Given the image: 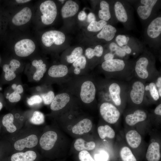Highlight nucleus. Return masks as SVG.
Instances as JSON below:
<instances>
[{"label":"nucleus","mask_w":161,"mask_h":161,"mask_svg":"<svg viewBox=\"0 0 161 161\" xmlns=\"http://www.w3.org/2000/svg\"><path fill=\"white\" fill-rule=\"evenodd\" d=\"M79 9V5L76 2L71 0L67 1L61 8V16L64 18L72 17L77 13Z\"/></svg>","instance_id":"nucleus-19"},{"label":"nucleus","mask_w":161,"mask_h":161,"mask_svg":"<svg viewBox=\"0 0 161 161\" xmlns=\"http://www.w3.org/2000/svg\"><path fill=\"white\" fill-rule=\"evenodd\" d=\"M135 61L115 58L103 61L101 67L105 72L108 73L114 78H122L124 77L128 78L126 75H131L133 73Z\"/></svg>","instance_id":"nucleus-3"},{"label":"nucleus","mask_w":161,"mask_h":161,"mask_svg":"<svg viewBox=\"0 0 161 161\" xmlns=\"http://www.w3.org/2000/svg\"><path fill=\"white\" fill-rule=\"evenodd\" d=\"M143 38V41L142 42L144 45L148 46L153 54H160L161 47V13L144 27Z\"/></svg>","instance_id":"nucleus-2"},{"label":"nucleus","mask_w":161,"mask_h":161,"mask_svg":"<svg viewBox=\"0 0 161 161\" xmlns=\"http://www.w3.org/2000/svg\"><path fill=\"white\" fill-rule=\"evenodd\" d=\"M42 99L39 95H35L31 97L27 100L28 104L30 106H32L36 104L41 103Z\"/></svg>","instance_id":"nucleus-43"},{"label":"nucleus","mask_w":161,"mask_h":161,"mask_svg":"<svg viewBox=\"0 0 161 161\" xmlns=\"http://www.w3.org/2000/svg\"><path fill=\"white\" fill-rule=\"evenodd\" d=\"M70 97L66 93H60L56 95L50 104V109L54 111L64 108L69 102Z\"/></svg>","instance_id":"nucleus-20"},{"label":"nucleus","mask_w":161,"mask_h":161,"mask_svg":"<svg viewBox=\"0 0 161 161\" xmlns=\"http://www.w3.org/2000/svg\"><path fill=\"white\" fill-rule=\"evenodd\" d=\"M99 6L97 14L100 20L105 21L112 25L117 22L114 15L113 1H101Z\"/></svg>","instance_id":"nucleus-10"},{"label":"nucleus","mask_w":161,"mask_h":161,"mask_svg":"<svg viewBox=\"0 0 161 161\" xmlns=\"http://www.w3.org/2000/svg\"><path fill=\"white\" fill-rule=\"evenodd\" d=\"M145 86L142 80L138 79L134 80L128 89L127 97L134 104H141L145 97Z\"/></svg>","instance_id":"nucleus-7"},{"label":"nucleus","mask_w":161,"mask_h":161,"mask_svg":"<svg viewBox=\"0 0 161 161\" xmlns=\"http://www.w3.org/2000/svg\"><path fill=\"white\" fill-rule=\"evenodd\" d=\"M87 22L89 24L94 21H96V17L94 13L90 12L87 16Z\"/></svg>","instance_id":"nucleus-48"},{"label":"nucleus","mask_w":161,"mask_h":161,"mask_svg":"<svg viewBox=\"0 0 161 161\" xmlns=\"http://www.w3.org/2000/svg\"><path fill=\"white\" fill-rule=\"evenodd\" d=\"M93 48L89 47L85 50V55L88 59H91L95 57L101 58L104 52L103 46L100 44H96Z\"/></svg>","instance_id":"nucleus-28"},{"label":"nucleus","mask_w":161,"mask_h":161,"mask_svg":"<svg viewBox=\"0 0 161 161\" xmlns=\"http://www.w3.org/2000/svg\"><path fill=\"white\" fill-rule=\"evenodd\" d=\"M32 15L30 9L27 7H24L14 16L12 19V23L17 26L24 24L30 20Z\"/></svg>","instance_id":"nucleus-18"},{"label":"nucleus","mask_w":161,"mask_h":161,"mask_svg":"<svg viewBox=\"0 0 161 161\" xmlns=\"http://www.w3.org/2000/svg\"><path fill=\"white\" fill-rule=\"evenodd\" d=\"M114 41L128 56H137L142 52L145 47L142 42L128 35L117 34Z\"/></svg>","instance_id":"nucleus-6"},{"label":"nucleus","mask_w":161,"mask_h":161,"mask_svg":"<svg viewBox=\"0 0 161 161\" xmlns=\"http://www.w3.org/2000/svg\"><path fill=\"white\" fill-rule=\"evenodd\" d=\"M134 2L137 14L144 27L160 13L161 0H140Z\"/></svg>","instance_id":"nucleus-4"},{"label":"nucleus","mask_w":161,"mask_h":161,"mask_svg":"<svg viewBox=\"0 0 161 161\" xmlns=\"http://www.w3.org/2000/svg\"><path fill=\"white\" fill-rule=\"evenodd\" d=\"M83 53V48L80 47L75 48L72 51L71 54L66 56V61L69 63H72L80 57Z\"/></svg>","instance_id":"nucleus-38"},{"label":"nucleus","mask_w":161,"mask_h":161,"mask_svg":"<svg viewBox=\"0 0 161 161\" xmlns=\"http://www.w3.org/2000/svg\"><path fill=\"white\" fill-rule=\"evenodd\" d=\"M66 40V36L62 32L56 30H50L44 33L41 37L43 44L47 47H50L53 44L60 45Z\"/></svg>","instance_id":"nucleus-12"},{"label":"nucleus","mask_w":161,"mask_h":161,"mask_svg":"<svg viewBox=\"0 0 161 161\" xmlns=\"http://www.w3.org/2000/svg\"><path fill=\"white\" fill-rule=\"evenodd\" d=\"M113 9L115 18L127 30L135 27L134 9L130 3L124 0H113Z\"/></svg>","instance_id":"nucleus-5"},{"label":"nucleus","mask_w":161,"mask_h":161,"mask_svg":"<svg viewBox=\"0 0 161 161\" xmlns=\"http://www.w3.org/2000/svg\"><path fill=\"white\" fill-rule=\"evenodd\" d=\"M72 63V65L74 67V73L76 75H78L80 73L81 70L84 69L86 67V58L82 55Z\"/></svg>","instance_id":"nucleus-36"},{"label":"nucleus","mask_w":161,"mask_h":161,"mask_svg":"<svg viewBox=\"0 0 161 161\" xmlns=\"http://www.w3.org/2000/svg\"><path fill=\"white\" fill-rule=\"evenodd\" d=\"M92 125L91 120L88 118H84L73 127L72 131L74 134L82 135L89 132L92 129Z\"/></svg>","instance_id":"nucleus-23"},{"label":"nucleus","mask_w":161,"mask_h":161,"mask_svg":"<svg viewBox=\"0 0 161 161\" xmlns=\"http://www.w3.org/2000/svg\"><path fill=\"white\" fill-rule=\"evenodd\" d=\"M147 117V114L145 111L138 109L133 113L127 115L125 117V120L127 124L132 126L138 123L145 121Z\"/></svg>","instance_id":"nucleus-21"},{"label":"nucleus","mask_w":161,"mask_h":161,"mask_svg":"<svg viewBox=\"0 0 161 161\" xmlns=\"http://www.w3.org/2000/svg\"><path fill=\"white\" fill-rule=\"evenodd\" d=\"M108 24L107 22L103 20L95 21L89 24L87 30L89 32L97 33Z\"/></svg>","instance_id":"nucleus-35"},{"label":"nucleus","mask_w":161,"mask_h":161,"mask_svg":"<svg viewBox=\"0 0 161 161\" xmlns=\"http://www.w3.org/2000/svg\"><path fill=\"white\" fill-rule=\"evenodd\" d=\"M20 63L18 60L13 59L9 64H5L3 66V71L5 72L4 78L7 81H10L16 77L15 72L20 66Z\"/></svg>","instance_id":"nucleus-22"},{"label":"nucleus","mask_w":161,"mask_h":161,"mask_svg":"<svg viewBox=\"0 0 161 161\" xmlns=\"http://www.w3.org/2000/svg\"><path fill=\"white\" fill-rule=\"evenodd\" d=\"M126 138L129 146L134 148H137L140 145L142 140L141 135L134 130L129 131L126 134Z\"/></svg>","instance_id":"nucleus-25"},{"label":"nucleus","mask_w":161,"mask_h":161,"mask_svg":"<svg viewBox=\"0 0 161 161\" xmlns=\"http://www.w3.org/2000/svg\"><path fill=\"white\" fill-rule=\"evenodd\" d=\"M68 72L67 67L64 64L54 65L51 66L48 71L49 75L53 78H60L66 76Z\"/></svg>","instance_id":"nucleus-27"},{"label":"nucleus","mask_w":161,"mask_h":161,"mask_svg":"<svg viewBox=\"0 0 161 161\" xmlns=\"http://www.w3.org/2000/svg\"><path fill=\"white\" fill-rule=\"evenodd\" d=\"M12 87L13 89L19 94H21L23 92V89L22 86L21 85H19L16 86L15 84H13L12 86Z\"/></svg>","instance_id":"nucleus-47"},{"label":"nucleus","mask_w":161,"mask_h":161,"mask_svg":"<svg viewBox=\"0 0 161 161\" xmlns=\"http://www.w3.org/2000/svg\"><path fill=\"white\" fill-rule=\"evenodd\" d=\"M145 94H149V97L154 101H157L161 97L158 93L157 89L154 81L145 84Z\"/></svg>","instance_id":"nucleus-33"},{"label":"nucleus","mask_w":161,"mask_h":161,"mask_svg":"<svg viewBox=\"0 0 161 161\" xmlns=\"http://www.w3.org/2000/svg\"><path fill=\"white\" fill-rule=\"evenodd\" d=\"M32 64L36 69L33 75V79L35 80H39L43 77L46 71V65L43 63L41 60H34L32 61Z\"/></svg>","instance_id":"nucleus-29"},{"label":"nucleus","mask_w":161,"mask_h":161,"mask_svg":"<svg viewBox=\"0 0 161 161\" xmlns=\"http://www.w3.org/2000/svg\"><path fill=\"white\" fill-rule=\"evenodd\" d=\"M107 153L104 151H101L95 155V161H107L109 158Z\"/></svg>","instance_id":"nucleus-42"},{"label":"nucleus","mask_w":161,"mask_h":161,"mask_svg":"<svg viewBox=\"0 0 161 161\" xmlns=\"http://www.w3.org/2000/svg\"><path fill=\"white\" fill-rule=\"evenodd\" d=\"M108 49L114 53L116 58L128 59V56L123 50L119 47L114 40L107 44Z\"/></svg>","instance_id":"nucleus-30"},{"label":"nucleus","mask_w":161,"mask_h":161,"mask_svg":"<svg viewBox=\"0 0 161 161\" xmlns=\"http://www.w3.org/2000/svg\"><path fill=\"white\" fill-rule=\"evenodd\" d=\"M13 115L11 113L5 115L2 118V124L10 133H13L17 129L16 126L13 124Z\"/></svg>","instance_id":"nucleus-34"},{"label":"nucleus","mask_w":161,"mask_h":161,"mask_svg":"<svg viewBox=\"0 0 161 161\" xmlns=\"http://www.w3.org/2000/svg\"><path fill=\"white\" fill-rule=\"evenodd\" d=\"M30 121L32 123L35 125H40L44 122V114L38 111H35L32 116L30 119Z\"/></svg>","instance_id":"nucleus-39"},{"label":"nucleus","mask_w":161,"mask_h":161,"mask_svg":"<svg viewBox=\"0 0 161 161\" xmlns=\"http://www.w3.org/2000/svg\"><path fill=\"white\" fill-rule=\"evenodd\" d=\"M40 10L42 14L41 16L42 22L47 25L52 24L57 13V7L54 2L49 0L43 2L40 5Z\"/></svg>","instance_id":"nucleus-8"},{"label":"nucleus","mask_w":161,"mask_h":161,"mask_svg":"<svg viewBox=\"0 0 161 161\" xmlns=\"http://www.w3.org/2000/svg\"><path fill=\"white\" fill-rule=\"evenodd\" d=\"M41 95L44 103L46 105L51 104L55 97L54 92L52 91L47 93L43 94Z\"/></svg>","instance_id":"nucleus-40"},{"label":"nucleus","mask_w":161,"mask_h":161,"mask_svg":"<svg viewBox=\"0 0 161 161\" xmlns=\"http://www.w3.org/2000/svg\"><path fill=\"white\" fill-rule=\"evenodd\" d=\"M37 157L35 152L28 151L24 152H18L13 154L11 157V161H34Z\"/></svg>","instance_id":"nucleus-26"},{"label":"nucleus","mask_w":161,"mask_h":161,"mask_svg":"<svg viewBox=\"0 0 161 161\" xmlns=\"http://www.w3.org/2000/svg\"><path fill=\"white\" fill-rule=\"evenodd\" d=\"M30 0H16V1L18 3H22L27 2L30 1Z\"/></svg>","instance_id":"nucleus-51"},{"label":"nucleus","mask_w":161,"mask_h":161,"mask_svg":"<svg viewBox=\"0 0 161 161\" xmlns=\"http://www.w3.org/2000/svg\"><path fill=\"white\" fill-rule=\"evenodd\" d=\"M21 98V96L19 94L15 91L11 93L8 97L9 101L12 103L18 102Z\"/></svg>","instance_id":"nucleus-44"},{"label":"nucleus","mask_w":161,"mask_h":161,"mask_svg":"<svg viewBox=\"0 0 161 161\" xmlns=\"http://www.w3.org/2000/svg\"><path fill=\"white\" fill-rule=\"evenodd\" d=\"M99 111L103 119L107 123L113 124L119 120L120 113L114 105L109 102L102 103L100 106Z\"/></svg>","instance_id":"nucleus-9"},{"label":"nucleus","mask_w":161,"mask_h":161,"mask_svg":"<svg viewBox=\"0 0 161 161\" xmlns=\"http://www.w3.org/2000/svg\"><path fill=\"white\" fill-rule=\"evenodd\" d=\"M78 157L80 161H95L87 151H80Z\"/></svg>","instance_id":"nucleus-41"},{"label":"nucleus","mask_w":161,"mask_h":161,"mask_svg":"<svg viewBox=\"0 0 161 161\" xmlns=\"http://www.w3.org/2000/svg\"><path fill=\"white\" fill-rule=\"evenodd\" d=\"M95 146L96 144L95 142L92 141L86 142L82 138L76 139L74 144L75 148L77 151H80L83 150H92Z\"/></svg>","instance_id":"nucleus-31"},{"label":"nucleus","mask_w":161,"mask_h":161,"mask_svg":"<svg viewBox=\"0 0 161 161\" xmlns=\"http://www.w3.org/2000/svg\"><path fill=\"white\" fill-rule=\"evenodd\" d=\"M154 82L156 86L157 89L158 93L160 97H161V77L160 75H158L156 77Z\"/></svg>","instance_id":"nucleus-45"},{"label":"nucleus","mask_w":161,"mask_h":161,"mask_svg":"<svg viewBox=\"0 0 161 161\" xmlns=\"http://www.w3.org/2000/svg\"><path fill=\"white\" fill-rule=\"evenodd\" d=\"M141 54L135 61L133 73L138 79L144 82L151 81L158 75L155 56L145 47Z\"/></svg>","instance_id":"nucleus-1"},{"label":"nucleus","mask_w":161,"mask_h":161,"mask_svg":"<svg viewBox=\"0 0 161 161\" xmlns=\"http://www.w3.org/2000/svg\"><path fill=\"white\" fill-rule=\"evenodd\" d=\"M104 61L116 58L114 53L108 49L107 52L103 56Z\"/></svg>","instance_id":"nucleus-46"},{"label":"nucleus","mask_w":161,"mask_h":161,"mask_svg":"<svg viewBox=\"0 0 161 161\" xmlns=\"http://www.w3.org/2000/svg\"><path fill=\"white\" fill-rule=\"evenodd\" d=\"M87 15L84 11H81L78 13V19L80 21H83L86 20L87 18Z\"/></svg>","instance_id":"nucleus-49"},{"label":"nucleus","mask_w":161,"mask_h":161,"mask_svg":"<svg viewBox=\"0 0 161 161\" xmlns=\"http://www.w3.org/2000/svg\"><path fill=\"white\" fill-rule=\"evenodd\" d=\"M3 107V105L2 103L0 102V110L2 109Z\"/></svg>","instance_id":"nucleus-52"},{"label":"nucleus","mask_w":161,"mask_h":161,"mask_svg":"<svg viewBox=\"0 0 161 161\" xmlns=\"http://www.w3.org/2000/svg\"><path fill=\"white\" fill-rule=\"evenodd\" d=\"M38 142L37 136L31 134L16 141L14 144V148L16 150L21 151L25 148H31L36 146Z\"/></svg>","instance_id":"nucleus-17"},{"label":"nucleus","mask_w":161,"mask_h":161,"mask_svg":"<svg viewBox=\"0 0 161 161\" xmlns=\"http://www.w3.org/2000/svg\"><path fill=\"white\" fill-rule=\"evenodd\" d=\"M57 139L58 135L55 131H47L40 138V145L44 150H50L54 146Z\"/></svg>","instance_id":"nucleus-16"},{"label":"nucleus","mask_w":161,"mask_h":161,"mask_svg":"<svg viewBox=\"0 0 161 161\" xmlns=\"http://www.w3.org/2000/svg\"><path fill=\"white\" fill-rule=\"evenodd\" d=\"M97 132L100 137L102 139H104L106 137L113 139L115 136V132L114 130L107 125L98 127Z\"/></svg>","instance_id":"nucleus-32"},{"label":"nucleus","mask_w":161,"mask_h":161,"mask_svg":"<svg viewBox=\"0 0 161 161\" xmlns=\"http://www.w3.org/2000/svg\"><path fill=\"white\" fill-rule=\"evenodd\" d=\"M117 31V29L113 25L108 24L96 34L94 37V41L96 42V44L102 42L108 44L114 39Z\"/></svg>","instance_id":"nucleus-13"},{"label":"nucleus","mask_w":161,"mask_h":161,"mask_svg":"<svg viewBox=\"0 0 161 161\" xmlns=\"http://www.w3.org/2000/svg\"><path fill=\"white\" fill-rule=\"evenodd\" d=\"M154 113L157 115L160 116L161 115V104L158 105L154 110Z\"/></svg>","instance_id":"nucleus-50"},{"label":"nucleus","mask_w":161,"mask_h":161,"mask_svg":"<svg viewBox=\"0 0 161 161\" xmlns=\"http://www.w3.org/2000/svg\"><path fill=\"white\" fill-rule=\"evenodd\" d=\"M34 42L30 39H22L15 44L14 49L16 54L21 57H27L32 54L35 49Z\"/></svg>","instance_id":"nucleus-14"},{"label":"nucleus","mask_w":161,"mask_h":161,"mask_svg":"<svg viewBox=\"0 0 161 161\" xmlns=\"http://www.w3.org/2000/svg\"><path fill=\"white\" fill-rule=\"evenodd\" d=\"M59 1H61V2H62V1H64V0H59Z\"/></svg>","instance_id":"nucleus-53"},{"label":"nucleus","mask_w":161,"mask_h":161,"mask_svg":"<svg viewBox=\"0 0 161 161\" xmlns=\"http://www.w3.org/2000/svg\"><path fill=\"white\" fill-rule=\"evenodd\" d=\"M146 158L148 161H159L161 158L159 144L153 142L150 144L147 148Z\"/></svg>","instance_id":"nucleus-24"},{"label":"nucleus","mask_w":161,"mask_h":161,"mask_svg":"<svg viewBox=\"0 0 161 161\" xmlns=\"http://www.w3.org/2000/svg\"><path fill=\"white\" fill-rule=\"evenodd\" d=\"M120 155L123 161H137L131 149L127 146L121 149Z\"/></svg>","instance_id":"nucleus-37"},{"label":"nucleus","mask_w":161,"mask_h":161,"mask_svg":"<svg viewBox=\"0 0 161 161\" xmlns=\"http://www.w3.org/2000/svg\"><path fill=\"white\" fill-rule=\"evenodd\" d=\"M96 89L93 83L90 80L84 81L82 84L80 93L82 101L85 103H89L94 100Z\"/></svg>","instance_id":"nucleus-15"},{"label":"nucleus","mask_w":161,"mask_h":161,"mask_svg":"<svg viewBox=\"0 0 161 161\" xmlns=\"http://www.w3.org/2000/svg\"><path fill=\"white\" fill-rule=\"evenodd\" d=\"M120 82L114 81L109 85L108 91L112 101L117 106H120L124 97H127L128 89H126Z\"/></svg>","instance_id":"nucleus-11"}]
</instances>
